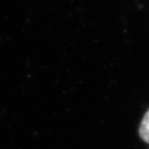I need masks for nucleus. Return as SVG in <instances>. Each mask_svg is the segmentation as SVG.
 Instances as JSON below:
<instances>
[{
    "label": "nucleus",
    "mask_w": 149,
    "mask_h": 149,
    "mask_svg": "<svg viewBox=\"0 0 149 149\" xmlns=\"http://www.w3.org/2000/svg\"><path fill=\"white\" fill-rule=\"evenodd\" d=\"M139 136L145 143L149 144V109L146 111L141 123H140Z\"/></svg>",
    "instance_id": "nucleus-1"
}]
</instances>
